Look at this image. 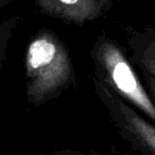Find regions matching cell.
Instances as JSON below:
<instances>
[{
    "instance_id": "6da1fadb",
    "label": "cell",
    "mask_w": 155,
    "mask_h": 155,
    "mask_svg": "<svg viewBox=\"0 0 155 155\" xmlns=\"http://www.w3.org/2000/svg\"><path fill=\"white\" fill-rule=\"evenodd\" d=\"M90 56L94 67L93 78L155 124V104L122 47L102 33L93 42Z\"/></svg>"
},
{
    "instance_id": "7a4b0ae2",
    "label": "cell",
    "mask_w": 155,
    "mask_h": 155,
    "mask_svg": "<svg viewBox=\"0 0 155 155\" xmlns=\"http://www.w3.org/2000/svg\"><path fill=\"white\" fill-rule=\"evenodd\" d=\"M29 94L38 103L59 96L75 86L69 50L51 30H40L27 50Z\"/></svg>"
},
{
    "instance_id": "3957f363",
    "label": "cell",
    "mask_w": 155,
    "mask_h": 155,
    "mask_svg": "<svg viewBox=\"0 0 155 155\" xmlns=\"http://www.w3.org/2000/svg\"><path fill=\"white\" fill-rule=\"evenodd\" d=\"M93 90L120 136L142 155H155V124L92 78Z\"/></svg>"
},
{
    "instance_id": "52a82bcc",
    "label": "cell",
    "mask_w": 155,
    "mask_h": 155,
    "mask_svg": "<svg viewBox=\"0 0 155 155\" xmlns=\"http://www.w3.org/2000/svg\"><path fill=\"white\" fill-rule=\"evenodd\" d=\"M15 0H0V8H2V7H5V6H7V5H10L11 2H13Z\"/></svg>"
},
{
    "instance_id": "277c9868",
    "label": "cell",
    "mask_w": 155,
    "mask_h": 155,
    "mask_svg": "<svg viewBox=\"0 0 155 155\" xmlns=\"http://www.w3.org/2000/svg\"><path fill=\"white\" fill-rule=\"evenodd\" d=\"M34 2L50 17L82 25L107 12L113 0H34Z\"/></svg>"
},
{
    "instance_id": "ba28073f",
    "label": "cell",
    "mask_w": 155,
    "mask_h": 155,
    "mask_svg": "<svg viewBox=\"0 0 155 155\" xmlns=\"http://www.w3.org/2000/svg\"><path fill=\"white\" fill-rule=\"evenodd\" d=\"M122 155H136V154H122Z\"/></svg>"
},
{
    "instance_id": "8992f818",
    "label": "cell",
    "mask_w": 155,
    "mask_h": 155,
    "mask_svg": "<svg viewBox=\"0 0 155 155\" xmlns=\"http://www.w3.org/2000/svg\"><path fill=\"white\" fill-rule=\"evenodd\" d=\"M56 155H102V154L93 153V151L82 153V151H78V150H62V151H58Z\"/></svg>"
},
{
    "instance_id": "5b68a950",
    "label": "cell",
    "mask_w": 155,
    "mask_h": 155,
    "mask_svg": "<svg viewBox=\"0 0 155 155\" xmlns=\"http://www.w3.org/2000/svg\"><path fill=\"white\" fill-rule=\"evenodd\" d=\"M131 59L140 73L142 82L155 104V30H128Z\"/></svg>"
}]
</instances>
